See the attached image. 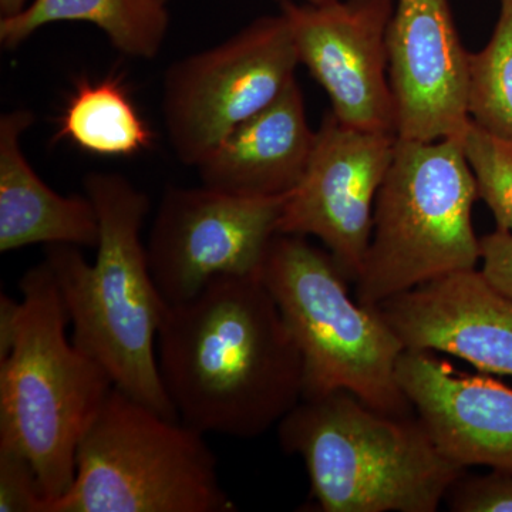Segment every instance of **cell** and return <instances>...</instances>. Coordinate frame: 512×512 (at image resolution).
Returning <instances> with one entry per match:
<instances>
[{
    "instance_id": "8",
    "label": "cell",
    "mask_w": 512,
    "mask_h": 512,
    "mask_svg": "<svg viewBox=\"0 0 512 512\" xmlns=\"http://www.w3.org/2000/svg\"><path fill=\"white\" fill-rule=\"evenodd\" d=\"M298 52L285 16H264L220 45L177 60L163 80V120L178 160L198 167L295 79Z\"/></svg>"
},
{
    "instance_id": "3",
    "label": "cell",
    "mask_w": 512,
    "mask_h": 512,
    "mask_svg": "<svg viewBox=\"0 0 512 512\" xmlns=\"http://www.w3.org/2000/svg\"><path fill=\"white\" fill-rule=\"evenodd\" d=\"M0 296V446L28 457L49 505L72 487L80 440L113 382L67 336L69 315L46 261Z\"/></svg>"
},
{
    "instance_id": "1",
    "label": "cell",
    "mask_w": 512,
    "mask_h": 512,
    "mask_svg": "<svg viewBox=\"0 0 512 512\" xmlns=\"http://www.w3.org/2000/svg\"><path fill=\"white\" fill-rule=\"evenodd\" d=\"M157 355L175 412L204 434L256 439L302 400L301 353L259 275L218 276L168 305Z\"/></svg>"
},
{
    "instance_id": "24",
    "label": "cell",
    "mask_w": 512,
    "mask_h": 512,
    "mask_svg": "<svg viewBox=\"0 0 512 512\" xmlns=\"http://www.w3.org/2000/svg\"><path fill=\"white\" fill-rule=\"evenodd\" d=\"M26 8V0H0V13L2 18L18 15Z\"/></svg>"
},
{
    "instance_id": "11",
    "label": "cell",
    "mask_w": 512,
    "mask_h": 512,
    "mask_svg": "<svg viewBox=\"0 0 512 512\" xmlns=\"http://www.w3.org/2000/svg\"><path fill=\"white\" fill-rule=\"evenodd\" d=\"M279 2L299 63L329 94L336 119L357 130L396 136L387 50L392 0Z\"/></svg>"
},
{
    "instance_id": "25",
    "label": "cell",
    "mask_w": 512,
    "mask_h": 512,
    "mask_svg": "<svg viewBox=\"0 0 512 512\" xmlns=\"http://www.w3.org/2000/svg\"><path fill=\"white\" fill-rule=\"evenodd\" d=\"M305 3H315V5H318V3H325L329 2V0H303Z\"/></svg>"
},
{
    "instance_id": "22",
    "label": "cell",
    "mask_w": 512,
    "mask_h": 512,
    "mask_svg": "<svg viewBox=\"0 0 512 512\" xmlns=\"http://www.w3.org/2000/svg\"><path fill=\"white\" fill-rule=\"evenodd\" d=\"M47 500L33 464L0 446V512H46Z\"/></svg>"
},
{
    "instance_id": "14",
    "label": "cell",
    "mask_w": 512,
    "mask_h": 512,
    "mask_svg": "<svg viewBox=\"0 0 512 512\" xmlns=\"http://www.w3.org/2000/svg\"><path fill=\"white\" fill-rule=\"evenodd\" d=\"M397 382L437 448L460 466L512 473V389L460 375L431 352L403 350Z\"/></svg>"
},
{
    "instance_id": "9",
    "label": "cell",
    "mask_w": 512,
    "mask_h": 512,
    "mask_svg": "<svg viewBox=\"0 0 512 512\" xmlns=\"http://www.w3.org/2000/svg\"><path fill=\"white\" fill-rule=\"evenodd\" d=\"M285 200L167 187L146 245L164 301H190L218 276L259 275Z\"/></svg>"
},
{
    "instance_id": "4",
    "label": "cell",
    "mask_w": 512,
    "mask_h": 512,
    "mask_svg": "<svg viewBox=\"0 0 512 512\" xmlns=\"http://www.w3.org/2000/svg\"><path fill=\"white\" fill-rule=\"evenodd\" d=\"M276 427L325 512H436L468 470L441 453L416 413H382L349 392L302 399Z\"/></svg>"
},
{
    "instance_id": "5",
    "label": "cell",
    "mask_w": 512,
    "mask_h": 512,
    "mask_svg": "<svg viewBox=\"0 0 512 512\" xmlns=\"http://www.w3.org/2000/svg\"><path fill=\"white\" fill-rule=\"evenodd\" d=\"M259 276L301 353L302 399L349 392L379 412L414 414L397 382L402 342L376 308L350 296L328 251L301 235L278 234Z\"/></svg>"
},
{
    "instance_id": "19",
    "label": "cell",
    "mask_w": 512,
    "mask_h": 512,
    "mask_svg": "<svg viewBox=\"0 0 512 512\" xmlns=\"http://www.w3.org/2000/svg\"><path fill=\"white\" fill-rule=\"evenodd\" d=\"M470 117L512 153V0L483 50L470 57Z\"/></svg>"
},
{
    "instance_id": "18",
    "label": "cell",
    "mask_w": 512,
    "mask_h": 512,
    "mask_svg": "<svg viewBox=\"0 0 512 512\" xmlns=\"http://www.w3.org/2000/svg\"><path fill=\"white\" fill-rule=\"evenodd\" d=\"M69 140L96 156L130 157L153 146L154 134L120 79L76 84L53 141Z\"/></svg>"
},
{
    "instance_id": "10",
    "label": "cell",
    "mask_w": 512,
    "mask_h": 512,
    "mask_svg": "<svg viewBox=\"0 0 512 512\" xmlns=\"http://www.w3.org/2000/svg\"><path fill=\"white\" fill-rule=\"evenodd\" d=\"M396 136L345 126L329 111L298 187L286 195L278 234L316 237L349 282H356L372 238L377 194Z\"/></svg>"
},
{
    "instance_id": "20",
    "label": "cell",
    "mask_w": 512,
    "mask_h": 512,
    "mask_svg": "<svg viewBox=\"0 0 512 512\" xmlns=\"http://www.w3.org/2000/svg\"><path fill=\"white\" fill-rule=\"evenodd\" d=\"M476 180L478 198L493 212L497 229L512 234V153L473 120L460 138Z\"/></svg>"
},
{
    "instance_id": "12",
    "label": "cell",
    "mask_w": 512,
    "mask_h": 512,
    "mask_svg": "<svg viewBox=\"0 0 512 512\" xmlns=\"http://www.w3.org/2000/svg\"><path fill=\"white\" fill-rule=\"evenodd\" d=\"M387 50L396 137L460 140L471 121V53L448 0H397Z\"/></svg>"
},
{
    "instance_id": "16",
    "label": "cell",
    "mask_w": 512,
    "mask_h": 512,
    "mask_svg": "<svg viewBox=\"0 0 512 512\" xmlns=\"http://www.w3.org/2000/svg\"><path fill=\"white\" fill-rule=\"evenodd\" d=\"M33 121L26 109L0 117V252L36 244L96 248L100 227L92 200L57 194L23 154L22 136Z\"/></svg>"
},
{
    "instance_id": "21",
    "label": "cell",
    "mask_w": 512,
    "mask_h": 512,
    "mask_svg": "<svg viewBox=\"0 0 512 512\" xmlns=\"http://www.w3.org/2000/svg\"><path fill=\"white\" fill-rule=\"evenodd\" d=\"M444 503L453 512H512V473L491 470L470 476L466 471L451 485Z\"/></svg>"
},
{
    "instance_id": "23",
    "label": "cell",
    "mask_w": 512,
    "mask_h": 512,
    "mask_svg": "<svg viewBox=\"0 0 512 512\" xmlns=\"http://www.w3.org/2000/svg\"><path fill=\"white\" fill-rule=\"evenodd\" d=\"M485 278L504 295L512 298V234L495 229L480 239Z\"/></svg>"
},
{
    "instance_id": "17",
    "label": "cell",
    "mask_w": 512,
    "mask_h": 512,
    "mask_svg": "<svg viewBox=\"0 0 512 512\" xmlns=\"http://www.w3.org/2000/svg\"><path fill=\"white\" fill-rule=\"evenodd\" d=\"M89 22L111 45L136 59H154L170 26L167 0H33L18 15L0 19V43L12 50L56 22Z\"/></svg>"
},
{
    "instance_id": "13",
    "label": "cell",
    "mask_w": 512,
    "mask_h": 512,
    "mask_svg": "<svg viewBox=\"0 0 512 512\" xmlns=\"http://www.w3.org/2000/svg\"><path fill=\"white\" fill-rule=\"evenodd\" d=\"M404 350L443 352L512 376V298L477 268L453 272L375 306Z\"/></svg>"
},
{
    "instance_id": "2",
    "label": "cell",
    "mask_w": 512,
    "mask_h": 512,
    "mask_svg": "<svg viewBox=\"0 0 512 512\" xmlns=\"http://www.w3.org/2000/svg\"><path fill=\"white\" fill-rule=\"evenodd\" d=\"M84 194L99 218L96 261L90 264L73 245H47L45 256L73 326V343L106 370L117 389L180 420L158 366V333L168 303L141 241L150 200L124 175L104 171L84 177Z\"/></svg>"
},
{
    "instance_id": "15",
    "label": "cell",
    "mask_w": 512,
    "mask_h": 512,
    "mask_svg": "<svg viewBox=\"0 0 512 512\" xmlns=\"http://www.w3.org/2000/svg\"><path fill=\"white\" fill-rule=\"evenodd\" d=\"M315 140L293 79L274 103L235 128L198 165L202 185L239 197H285L301 183Z\"/></svg>"
},
{
    "instance_id": "6",
    "label": "cell",
    "mask_w": 512,
    "mask_h": 512,
    "mask_svg": "<svg viewBox=\"0 0 512 512\" xmlns=\"http://www.w3.org/2000/svg\"><path fill=\"white\" fill-rule=\"evenodd\" d=\"M477 200L460 140L397 138L355 282L357 301L375 308L441 276L477 268L481 244L471 218Z\"/></svg>"
},
{
    "instance_id": "7",
    "label": "cell",
    "mask_w": 512,
    "mask_h": 512,
    "mask_svg": "<svg viewBox=\"0 0 512 512\" xmlns=\"http://www.w3.org/2000/svg\"><path fill=\"white\" fill-rule=\"evenodd\" d=\"M204 433L113 386L47 512H234Z\"/></svg>"
}]
</instances>
